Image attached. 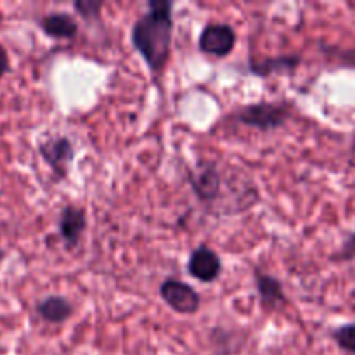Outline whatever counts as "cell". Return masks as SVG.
<instances>
[{"label": "cell", "instance_id": "cell-1", "mask_svg": "<svg viewBox=\"0 0 355 355\" xmlns=\"http://www.w3.org/2000/svg\"><path fill=\"white\" fill-rule=\"evenodd\" d=\"M172 9L173 2L151 0L148 12L139 17L132 28V44L155 76L165 71L172 52Z\"/></svg>", "mask_w": 355, "mask_h": 355}, {"label": "cell", "instance_id": "cell-2", "mask_svg": "<svg viewBox=\"0 0 355 355\" xmlns=\"http://www.w3.org/2000/svg\"><path fill=\"white\" fill-rule=\"evenodd\" d=\"M288 116H290V111H288L286 104L259 103L241 107L232 118L241 125H246V127L270 132L283 127L286 123Z\"/></svg>", "mask_w": 355, "mask_h": 355}, {"label": "cell", "instance_id": "cell-3", "mask_svg": "<svg viewBox=\"0 0 355 355\" xmlns=\"http://www.w3.org/2000/svg\"><path fill=\"white\" fill-rule=\"evenodd\" d=\"M159 297L177 314H196L201 307L200 293L191 284L179 279H166L159 286Z\"/></svg>", "mask_w": 355, "mask_h": 355}, {"label": "cell", "instance_id": "cell-4", "mask_svg": "<svg viewBox=\"0 0 355 355\" xmlns=\"http://www.w3.org/2000/svg\"><path fill=\"white\" fill-rule=\"evenodd\" d=\"M38 153L58 179H64L68 175V166L75 158V148L68 137L55 135V137L45 139L38 144Z\"/></svg>", "mask_w": 355, "mask_h": 355}, {"label": "cell", "instance_id": "cell-5", "mask_svg": "<svg viewBox=\"0 0 355 355\" xmlns=\"http://www.w3.org/2000/svg\"><path fill=\"white\" fill-rule=\"evenodd\" d=\"M236 38L238 37H236V31L231 24H208L200 35V49L205 54L225 58L234 49Z\"/></svg>", "mask_w": 355, "mask_h": 355}, {"label": "cell", "instance_id": "cell-6", "mask_svg": "<svg viewBox=\"0 0 355 355\" xmlns=\"http://www.w3.org/2000/svg\"><path fill=\"white\" fill-rule=\"evenodd\" d=\"M187 270L200 283H214L222 274V260L207 245H201L191 253Z\"/></svg>", "mask_w": 355, "mask_h": 355}, {"label": "cell", "instance_id": "cell-7", "mask_svg": "<svg viewBox=\"0 0 355 355\" xmlns=\"http://www.w3.org/2000/svg\"><path fill=\"white\" fill-rule=\"evenodd\" d=\"M59 234L66 246L73 248L80 243L83 231L87 229V215L82 207L75 205H66L59 215Z\"/></svg>", "mask_w": 355, "mask_h": 355}, {"label": "cell", "instance_id": "cell-8", "mask_svg": "<svg viewBox=\"0 0 355 355\" xmlns=\"http://www.w3.org/2000/svg\"><path fill=\"white\" fill-rule=\"evenodd\" d=\"M255 286L263 311H276L281 304L286 302V295H284L281 281L270 274H266L259 267L255 269Z\"/></svg>", "mask_w": 355, "mask_h": 355}, {"label": "cell", "instance_id": "cell-9", "mask_svg": "<svg viewBox=\"0 0 355 355\" xmlns=\"http://www.w3.org/2000/svg\"><path fill=\"white\" fill-rule=\"evenodd\" d=\"M40 28L47 37L55 40H71L78 35V23L66 12H51L40 19Z\"/></svg>", "mask_w": 355, "mask_h": 355}, {"label": "cell", "instance_id": "cell-10", "mask_svg": "<svg viewBox=\"0 0 355 355\" xmlns=\"http://www.w3.org/2000/svg\"><path fill=\"white\" fill-rule=\"evenodd\" d=\"M191 186L201 201L217 200L220 191V175L217 166L205 165L198 172L191 173Z\"/></svg>", "mask_w": 355, "mask_h": 355}, {"label": "cell", "instance_id": "cell-11", "mask_svg": "<svg viewBox=\"0 0 355 355\" xmlns=\"http://www.w3.org/2000/svg\"><path fill=\"white\" fill-rule=\"evenodd\" d=\"M37 312L44 321L51 322V324H62V322H66L71 318L75 311H73V305L68 298L52 295V297H47L38 302Z\"/></svg>", "mask_w": 355, "mask_h": 355}, {"label": "cell", "instance_id": "cell-12", "mask_svg": "<svg viewBox=\"0 0 355 355\" xmlns=\"http://www.w3.org/2000/svg\"><path fill=\"white\" fill-rule=\"evenodd\" d=\"M300 62V58L297 55H283V58H269L263 61H252L250 68L255 75L269 76L272 73H288V69H295Z\"/></svg>", "mask_w": 355, "mask_h": 355}, {"label": "cell", "instance_id": "cell-13", "mask_svg": "<svg viewBox=\"0 0 355 355\" xmlns=\"http://www.w3.org/2000/svg\"><path fill=\"white\" fill-rule=\"evenodd\" d=\"M333 340L338 343L340 349L355 355V322L336 328L335 331H333Z\"/></svg>", "mask_w": 355, "mask_h": 355}, {"label": "cell", "instance_id": "cell-14", "mask_svg": "<svg viewBox=\"0 0 355 355\" xmlns=\"http://www.w3.org/2000/svg\"><path fill=\"white\" fill-rule=\"evenodd\" d=\"M104 2L101 0H76L75 2V9L83 19H94V17H99L101 9H103Z\"/></svg>", "mask_w": 355, "mask_h": 355}, {"label": "cell", "instance_id": "cell-15", "mask_svg": "<svg viewBox=\"0 0 355 355\" xmlns=\"http://www.w3.org/2000/svg\"><path fill=\"white\" fill-rule=\"evenodd\" d=\"M355 257V232L352 236H350L349 239L345 241V245L342 246V250H340L338 255L335 257L336 260H350Z\"/></svg>", "mask_w": 355, "mask_h": 355}, {"label": "cell", "instance_id": "cell-16", "mask_svg": "<svg viewBox=\"0 0 355 355\" xmlns=\"http://www.w3.org/2000/svg\"><path fill=\"white\" fill-rule=\"evenodd\" d=\"M9 69H10L9 54H7L6 47L0 44V78H2L3 75H7V73H9Z\"/></svg>", "mask_w": 355, "mask_h": 355}]
</instances>
